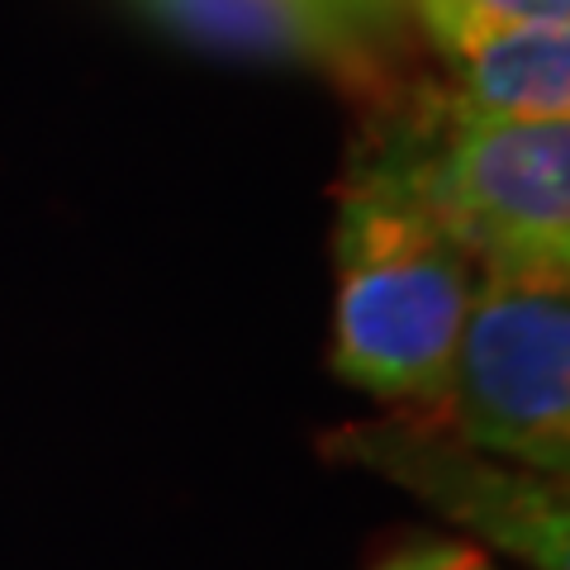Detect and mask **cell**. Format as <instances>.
I'll return each instance as SVG.
<instances>
[{"mask_svg": "<svg viewBox=\"0 0 570 570\" xmlns=\"http://www.w3.org/2000/svg\"><path fill=\"white\" fill-rule=\"evenodd\" d=\"M333 10H343L352 24H362L371 39H381V33H390L400 24L404 14V0H328Z\"/></svg>", "mask_w": 570, "mask_h": 570, "instance_id": "9c48e42d", "label": "cell"}, {"mask_svg": "<svg viewBox=\"0 0 570 570\" xmlns=\"http://www.w3.org/2000/svg\"><path fill=\"white\" fill-rule=\"evenodd\" d=\"M324 452L395 480L438 519L475 532L528 570H566L570 561L566 480L475 452L423 414L347 423L324 438Z\"/></svg>", "mask_w": 570, "mask_h": 570, "instance_id": "277c9868", "label": "cell"}, {"mask_svg": "<svg viewBox=\"0 0 570 570\" xmlns=\"http://www.w3.org/2000/svg\"><path fill=\"white\" fill-rule=\"evenodd\" d=\"M423 419L475 452L566 480L570 272H480L438 404Z\"/></svg>", "mask_w": 570, "mask_h": 570, "instance_id": "7a4b0ae2", "label": "cell"}, {"mask_svg": "<svg viewBox=\"0 0 570 570\" xmlns=\"http://www.w3.org/2000/svg\"><path fill=\"white\" fill-rule=\"evenodd\" d=\"M333 376L428 414L448 376L480 266L423 186L414 138L366 157L333 224Z\"/></svg>", "mask_w": 570, "mask_h": 570, "instance_id": "6da1fadb", "label": "cell"}, {"mask_svg": "<svg viewBox=\"0 0 570 570\" xmlns=\"http://www.w3.org/2000/svg\"><path fill=\"white\" fill-rule=\"evenodd\" d=\"M134 6L181 39L238 58L366 71L376 48V39L328 0H134Z\"/></svg>", "mask_w": 570, "mask_h": 570, "instance_id": "5b68a950", "label": "cell"}, {"mask_svg": "<svg viewBox=\"0 0 570 570\" xmlns=\"http://www.w3.org/2000/svg\"><path fill=\"white\" fill-rule=\"evenodd\" d=\"M448 62L466 48L523 24H570V0H409Z\"/></svg>", "mask_w": 570, "mask_h": 570, "instance_id": "52a82bcc", "label": "cell"}, {"mask_svg": "<svg viewBox=\"0 0 570 570\" xmlns=\"http://www.w3.org/2000/svg\"><path fill=\"white\" fill-rule=\"evenodd\" d=\"M423 186L480 272H570V119H494L448 105L414 138Z\"/></svg>", "mask_w": 570, "mask_h": 570, "instance_id": "3957f363", "label": "cell"}, {"mask_svg": "<svg viewBox=\"0 0 570 570\" xmlns=\"http://www.w3.org/2000/svg\"><path fill=\"white\" fill-rule=\"evenodd\" d=\"M466 115L494 119H570V24H523L452 58Z\"/></svg>", "mask_w": 570, "mask_h": 570, "instance_id": "8992f818", "label": "cell"}, {"mask_svg": "<svg viewBox=\"0 0 570 570\" xmlns=\"http://www.w3.org/2000/svg\"><path fill=\"white\" fill-rule=\"evenodd\" d=\"M404 6H409V0H404Z\"/></svg>", "mask_w": 570, "mask_h": 570, "instance_id": "30bf717a", "label": "cell"}, {"mask_svg": "<svg viewBox=\"0 0 570 570\" xmlns=\"http://www.w3.org/2000/svg\"><path fill=\"white\" fill-rule=\"evenodd\" d=\"M376 570H494V566H490L485 551H475L466 542L423 538V542H409L400 551H390Z\"/></svg>", "mask_w": 570, "mask_h": 570, "instance_id": "ba28073f", "label": "cell"}]
</instances>
